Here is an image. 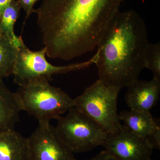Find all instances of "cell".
<instances>
[{
	"label": "cell",
	"instance_id": "cell-10",
	"mask_svg": "<svg viewBox=\"0 0 160 160\" xmlns=\"http://www.w3.org/2000/svg\"><path fill=\"white\" fill-rule=\"evenodd\" d=\"M23 111L16 92L11 91L0 81V134L13 131Z\"/></svg>",
	"mask_w": 160,
	"mask_h": 160
},
{
	"label": "cell",
	"instance_id": "cell-14",
	"mask_svg": "<svg viewBox=\"0 0 160 160\" xmlns=\"http://www.w3.org/2000/svg\"><path fill=\"white\" fill-rule=\"evenodd\" d=\"M18 48L0 33V81L12 74Z\"/></svg>",
	"mask_w": 160,
	"mask_h": 160
},
{
	"label": "cell",
	"instance_id": "cell-2",
	"mask_svg": "<svg viewBox=\"0 0 160 160\" xmlns=\"http://www.w3.org/2000/svg\"><path fill=\"white\" fill-rule=\"evenodd\" d=\"M149 43L145 22L137 12H118L97 46L99 80L120 89L134 84L146 68Z\"/></svg>",
	"mask_w": 160,
	"mask_h": 160
},
{
	"label": "cell",
	"instance_id": "cell-4",
	"mask_svg": "<svg viewBox=\"0 0 160 160\" xmlns=\"http://www.w3.org/2000/svg\"><path fill=\"white\" fill-rule=\"evenodd\" d=\"M120 90L98 79L74 99V107L94 120L106 133L117 132L123 126L117 109Z\"/></svg>",
	"mask_w": 160,
	"mask_h": 160
},
{
	"label": "cell",
	"instance_id": "cell-13",
	"mask_svg": "<svg viewBox=\"0 0 160 160\" xmlns=\"http://www.w3.org/2000/svg\"><path fill=\"white\" fill-rule=\"evenodd\" d=\"M21 7L17 0H13L3 11L0 20V33L16 47L18 48L23 41L14 32V26L19 17Z\"/></svg>",
	"mask_w": 160,
	"mask_h": 160
},
{
	"label": "cell",
	"instance_id": "cell-12",
	"mask_svg": "<svg viewBox=\"0 0 160 160\" xmlns=\"http://www.w3.org/2000/svg\"><path fill=\"white\" fill-rule=\"evenodd\" d=\"M119 115L120 120L124 122V126L141 137H147L160 127L159 120L153 118L151 112L130 109Z\"/></svg>",
	"mask_w": 160,
	"mask_h": 160
},
{
	"label": "cell",
	"instance_id": "cell-18",
	"mask_svg": "<svg viewBox=\"0 0 160 160\" xmlns=\"http://www.w3.org/2000/svg\"><path fill=\"white\" fill-rule=\"evenodd\" d=\"M86 160H120L111 152L105 150L101 152L97 155L90 159Z\"/></svg>",
	"mask_w": 160,
	"mask_h": 160
},
{
	"label": "cell",
	"instance_id": "cell-3",
	"mask_svg": "<svg viewBox=\"0 0 160 160\" xmlns=\"http://www.w3.org/2000/svg\"><path fill=\"white\" fill-rule=\"evenodd\" d=\"M23 111L34 117L39 124L58 120L74 107V99L49 82H38L19 86L16 92Z\"/></svg>",
	"mask_w": 160,
	"mask_h": 160
},
{
	"label": "cell",
	"instance_id": "cell-9",
	"mask_svg": "<svg viewBox=\"0 0 160 160\" xmlns=\"http://www.w3.org/2000/svg\"><path fill=\"white\" fill-rule=\"evenodd\" d=\"M160 81L153 78L149 81L138 80L128 87L125 100L130 109L150 112L158 101Z\"/></svg>",
	"mask_w": 160,
	"mask_h": 160
},
{
	"label": "cell",
	"instance_id": "cell-17",
	"mask_svg": "<svg viewBox=\"0 0 160 160\" xmlns=\"http://www.w3.org/2000/svg\"><path fill=\"white\" fill-rule=\"evenodd\" d=\"M146 142L152 149H160V127L146 138Z\"/></svg>",
	"mask_w": 160,
	"mask_h": 160
},
{
	"label": "cell",
	"instance_id": "cell-1",
	"mask_svg": "<svg viewBox=\"0 0 160 160\" xmlns=\"http://www.w3.org/2000/svg\"><path fill=\"white\" fill-rule=\"evenodd\" d=\"M124 0H42L35 13L46 55L69 61L97 47Z\"/></svg>",
	"mask_w": 160,
	"mask_h": 160
},
{
	"label": "cell",
	"instance_id": "cell-11",
	"mask_svg": "<svg viewBox=\"0 0 160 160\" xmlns=\"http://www.w3.org/2000/svg\"><path fill=\"white\" fill-rule=\"evenodd\" d=\"M0 160H29L28 138L15 130L1 133Z\"/></svg>",
	"mask_w": 160,
	"mask_h": 160
},
{
	"label": "cell",
	"instance_id": "cell-5",
	"mask_svg": "<svg viewBox=\"0 0 160 160\" xmlns=\"http://www.w3.org/2000/svg\"><path fill=\"white\" fill-rule=\"evenodd\" d=\"M45 48L39 51L29 49L23 41L18 48L17 56L12 74L14 82L19 86L38 82H49L55 74H63L85 69L95 64L97 54L82 62L64 66H56L46 60Z\"/></svg>",
	"mask_w": 160,
	"mask_h": 160
},
{
	"label": "cell",
	"instance_id": "cell-16",
	"mask_svg": "<svg viewBox=\"0 0 160 160\" xmlns=\"http://www.w3.org/2000/svg\"><path fill=\"white\" fill-rule=\"evenodd\" d=\"M22 8L26 12V16L25 22L32 13H35L36 9H34L35 4L40 0H17Z\"/></svg>",
	"mask_w": 160,
	"mask_h": 160
},
{
	"label": "cell",
	"instance_id": "cell-8",
	"mask_svg": "<svg viewBox=\"0 0 160 160\" xmlns=\"http://www.w3.org/2000/svg\"><path fill=\"white\" fill-rule=\"evenodd\" d=\"M102 146L120 160H152L153 149L146 138L137 135L124 126L117 132L107 133Z\"/></svg>",
	"mask_w": 160,
	"mask_h": 160
},
{
	"label": "cell",
	"instance_id": "cell-7",
	"mask_svg": "<svg viewBox=\"0 0 160 160\" xmlns=\"http://www.w3.org/2000/svg\"><path fill=\"white\" fill-rule=\"evenodd\" d=\"M28 140L29 160H76L50 123L39 124Z\"/></svg>",
	"mask_w": 160,
	"mask_h": 160
},
{
	"label": "cell",
	"instance_id": "cell-6",
	"mask_svg": "<svg viewBox=\"0 0 160 160\" xmlns=\"http://www.w3.org/2000/svg\"><path fill=\"white\" fill-rule=\"evenodd\" d=\"M57 121V132L73 153L86 152L102 146L107 136L94 120L75 107Z\"/></svg>",
	"mask_w": 160,
	"mask_h": 160
},
{
	"label": "cell",
	"instance_id": "cell-19",
	"mask_svg": "<svg viewBox=\"0 0 160 160\" xmlns=\"http://www.w3.org/2000/svg\"><path fill=\"white\" fill-rule=\"evenodd\" d=\"M13 0H0V20L3 11Z\"/></svg>",
	"mask_w": 160,
	"mask_h": 160
},
{
	"label": "cell",
	"instance_id": "cell-15",
	"mask_svg": "<svg viewBox=\"0 0 160 160\" xmlns=\"http://www.w3.org/2000/svg\"><path fill=\"white\" fill-rule=\"evenodd\" d=\"M146 68L160 81V43H149L146 53Z\"/></svg>",
	"mask_w": 160,
	"mask_h": 160
}]
</instances>
